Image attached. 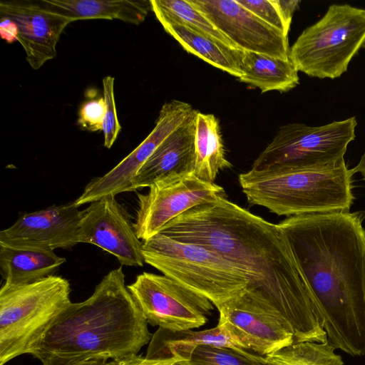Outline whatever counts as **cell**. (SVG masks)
<instances>
[{"label": "cell", "instance_id": "1", "mask_svg": "<svg viewBox=\"0 0 365 365\" xmlns=\"http://www.w3.org/2000/svg\"><path fill=\"white\" fill-rule=\"evenodd\" d=\"M160 233L202 245L232 264L247 290L273 305L290 323L294 342L327 341L307 285L278 224L220 197L169 222Z\"/></svg>", "mask_w": 365, "mask_h": 365}, {"label": "cell", "instance_id": "2", "mask_svg": "<svg viewBox=\"0 0 365 365\" xmlns=\"http://www.w3.org/2000/svg\"><path fill=\"white\" fill-rule=\"evenodd\" d=\"M365 213L292 216L284 232L314 301L327 341L365 355Z\"/></svg>", "mask_w": 365, "mask_h": 365}, {"label": "cell", "instance_id": "3", "mask_svg": "<svg viewBox=\"0 0 365 365\" xmlns=\"http://www.w3.org/2000/svg\"><path fill=\"white\" fill-rule=\"evenodd\" d=\"M148 324L120 267L106 274L87 299L71 302L31 355L42 365L103 364L138 354L150 343Z\"/></svg>", "mask_w": 365, "mask_h": 365}, {"label": "cell", "instance_id": "4", "mask_svg": "<svg viewBox=\"0 0 365 365\" xmlns=\"http://www.w3.org/2000/svg\"><path fill=\"white\" fill-rule=\"evenodd\" d=\"M345 163L320 170L250 169L238 180L248 203L279 216L349 211L354 200Z\"/></svg>", "mask_w": 365, "mask_h": 365}, {"label": "cell", "instance_id": "5", "mask_svg": "<svg viewBox=\"0 0 365 365\" xmlns=\"http://www.w3.org/2000/svg\"><path fill=\"white\" fill-rule=\"evenodd\" d=\"M69 282L51 275L0 290V365L31 354L57 317L71 303Z\"/></svg>", "mask_w": 365, "mask_h": 365}, {"label": "cell", "instance_id": "6", "mask_svg": "<svg viewBox=\"0 0 365 365\" xmlns=\"http://www.w3.org/2000/svg\"><path fill=\"white\" fill-rule=\"evenodd\" d=\"M143 255L145 263L205 297L216 308L248 289L247 280L232 264L202 245L159 232L143 241Z\"/></svg>", "mask_w": 365, "mask_h": 365}, {"label": "cell", "instance_id": "7", "mask_svg": "<svg viewBox=\"0 0 365 365\" xmlns=\"http://www.w3.org/2000/svg\"><path fill=\"white\" fill-rule=\"evenodd\" d=\"M365 43V9L331 4L306 28L290 48V59L306 75L334 79L348 69Z\"/></svg>", "mask_w": 365, "mask_h": 365}, {"label": "cell", "instance_id": "8", "mask_svg": "<svg viewBox=\"0 0 365 365\" xmlns=\"http://www.w3.org/2000/svg\"><path fill=\"white\" fill-rule=\"evenodd\" d=\"M356 125L352 116L319 126L297 123L282 125L251 169L320 170L338 166L345 163L344 157L355 139Z\"/></svg>", "mask_w": 365, "mask_h": 365}, {"label": "cell", "instance_id": "9", "mask_svg": "<svg viewBox=\"0 0 365 365\" xmlns=\"http://www.w3.org/2000/svg\"><path fill=\"white\" fill-rule=\"evenodd\" d=\"M127 286L148 323L160 329H197L214 309L207 298L165 275L143 272Z\"/></svg>", "mask_w": 365, "mask_h": 365}, {"label": "cell", "instance_id": "10", "mask_svg": "<svg viewBox=\"0 0 365 365\" xmlns=\"http://www.w3.org/2000/svg\"><path fill=\"white\" fill-rule=\"evenodd\" d=\"M137 195L138 207L133 227L142 241L160 232L165 225L187 210L226 197L223 187L202 181L193 173L156 181L146 194Z\"/></svg>", "mask_w": 365, "mask_h": 365}, {"label": "cell", "instance_id": "11", "mask_svg": "<svg viewBox=\"0 0 365 365\" xmlns=\"http://www.w3.org/2000/svg\"><path fill=\"white\" fill-rule=\"evenodd\" d=\"M217 309L218 324L227 328L250 351L266 356L294 342L290 323L255 292L247 290Z\"/></svg>", "mask_w": 365, "mask_h": 365}, {"label": "cell", "instance_id": "12", "mask_svg": "<svg viewBox=\"0 0 365 365\" xmlns=\"http://www.w3.org/2000/svg\"><path fill=\"white\" fill-rule=\"evenodd\" d=\"M195 109L182 101L173 100L164 103L154 128L145 139L110 171L92 179L74 200L77 207L91 203L109 195L131 191L133 178L155 149L186 119Z\"/></svg>", "mask_w": 365, "mask_h": 365}, {"label": "cell", "instance_id": "13", "mask_svg": "<svg viewBox=\"0 0 365 365\" xmlns=\"http://www.w3.org/2000/svg\"><path fill=\"white\" fill-rule=\"evenodd\" d=\"M126 209L109 195L81 210L78 243L94 245L115 256L121 265L143 267V241Z\"/></svg>", "mask_w": 365, "mask_h": 365}, {"label": "cell", "instance_id": "14", "mask_svg": "<svg viewBox=\"0 0 365 365\" xmlns=\"http://www.w3.org/2000/svg\"><path fill=\"white\" fill-rule=\"evenodd\" d=\"M237 49L290 58L288 36L268 25L237 0H190Z\"/></svg>", "mask_w": 365, "mask_h": 365}, {"label": "cell", "instance_id": "15", "mask_svg": "<svg viewBox=\"0 0 365 365\" xmlns=\"http://www.w3.org/2000/svg\"><path fill=\"white\" fill-rule=\"evenodd\" d=\"M1 17L16 27V40L23 47L30 66L37 70L56 56V46L72 19L43 7L38 0L2 1Z\"/></svg>", "mask_w": 365, "mask_h": 365}, {"label": "cell", "instance_id": "16", "mask_svg": "<svg viewBox=\"0 0 365 365\" xmlns=\"http://www.w3.org/2000/svg\"><path fill=\"white\" fill-rule=\"evenodd\" d=\"M81 211L74 202L53 205L19 215L9 227L0 232V242L54 250L78 243Z\"/></svg>", "mask_w": 365, "mask_h": 365}, {"label": "cell", "instance_id": "17", "mask_svg": "<svg viewBox=\"0 0 365 365\" xmlns=\"http://www.w3.org/2000/svg\"><path fill=\"white\" fill-rule=\"evenodd\" d=\"M197 113L195 110L155 149L133 178L131 191L149 187L164 178L193 173Z\"/></svg>", "mask_w": 365, "mask_h": 365}, {"label": "cell", "instance_id": "18", "mask_svg": "<svg viewBox=\"0 0 365 365\" xmlns=\"http://www.w3.org/2000/svg\"><path fill=\"white\" fill-rule=\"evenodd\" d=\"M151 11L165 31L188 53L237 78L242 76L241 50L229 46L157 9L151 8Z\"/></svg>", "mask_w": 365, "mask_h": 365}, {"label": "cell", "instance_id": "19", "mask_svg": "<svg viewBox=\"0 0 365 365\" xmlns=\"http://www.w3.org/2000/svg\"><path fill=\"white\" fill-rule=\"evenodd\" d=\"M204 345L247 350L227 328L217 324L215 327L202 331H171L158 328L153 334L145 356L150 358L178 356L190 361L194 351Z\"/></svg>", "mask_w": 365, "mask_h": 365}, {"label": "cell", "instance_id": "20", "mask_svg": "<svg viewBox=\"0 0 365 365\" xmlns=\"http://www.w3.org/2000/svg\"><path fill=\"white\" fill-rule=\"evenodd\" d=\"M65 262L52 250L0 242L1 274L8 284H25L54 275Z\"/></svg>", "mask_w": 365, "mask_h": 365}, {"label": "cell", "instance_id": "21", "mask_svg": "<svg viewBox=\"0 0 365 365\" xmlns=\"http://www.w3.org/2000/svg\"><path fill=\"white\" fill-rule=\"evenodd\" d=\"M48 10L72 19H118L138 25L151 10L147 0H38Z\"/></svg>", "mask_w": 365, "mask_h": 365}, {"label": "cell", "instance_id": "22", "mask_svg": "<svg viewBox=\"0 0 365 365\" xmlns=\"http://www.w3.org/2000/svg\"><path fill=\"white\" fill-rule=\"evenodd\" d=\"M242 76L239 81L259 88L262 93L287 92L299 83L298 71L291 59L241 51Z\"/></svg>", "mask_w": 365, "mask_h": 365}, {"label": "cell", "instance_id": "23", "mask_svg": "<svg viewBox=\"0 0 365 365\" xmlns=\"http://www.w3.org/2000/svg\"><path fill=\"white\" fill-rule=\"evenodd\" d=\"M231 166L225 157L218 119L197 111L193 173L202 181L214 183L219 171Z\"/></svg>", "mask_w": 365, "mask_h": 365}, {"label": "cell", "instance_id": "24", "mask_svg": "<svg viewBox=\"0 0 365 365\" xmlns=\"http://www.w3.org/2000/svg\"><path fill=\"white\" fill-rule=\"evenodd\" d=\"M335 349L328 341L294 342L265 358L269 365H344Z\"/></svg>", "mask_w": 365, "mask_h": 365}, {"label": "cell", "instance_id": "25", "mask_svg": "<svg viewBox=\"0 0 365 365\" xmlns=\"http://www.w3.org/2000/svg\"><path fill=\"white\" fill-rule=\"evenodd\" d=\"M150 1L151 8L157 9L169 16L236 48L233 43L190 0H150Z\"/></svg>", "mask_w": 365, "mask_h": 365}, {"label": "cell", "instance_id": "26", "mask_svg": "<svg viewBox=\"0 0 365 365\" xmlns=\"http://www.w3.org/2000/svg\"><path fill=\"white\" fill-rule=\"evenodd\" d=\"M268 25L288 36L294 12L299 0H237Z\"/></svg>", "mask_w": 365, "mask_h": 365}, {"label": "cell", "instance_id": "27", "mask_svg": "<svg viewBox=\"0 0 365 365\" xmlns=\"http://www.w3.org/2000/svg\"><path fill=\"white\" fill-rule=\"evenodd\" d=\"M192 365H269L265 356L247 350L204 345L192 353Z\"/></svg>", "mask_w": 365, "mask_h": 365}, {"label": "cell", "instance_id": "28", "mask_svg": "<svg viewBox=\"0 0 365 365\" xmlns=\"http://www.w3.org/2000/svg\"><path fill=\"white\" fill-rule=\"evenodd\" d=\"M115 78L108 76L103 79V98L106 103V112L103 123L104 146L110 148L121 130L116 113L114 96Z\"/></svg>", "mask_w": 365, "mask_h": 365}, {"label": "cell", "instance_id": "29", "mask_svg": "<svg viewBox=\"0 0 365 365\" xmlns=\"http://www.w3.org/2000/svg\"><path fill=\"white\" fill-rule=\"evenodd\" d=\"M106 112V103L103 97L85 102L81 106L78 124L91 131L103 130Z\"/></svg>", "mask_w": 365, "mask_h": 365}, {"label": "cell", "instance_id": "30", "mask_svg": "<svg viewBox=\"0 0 365 365\" xmlns=\"http://www.w3.org/2000/svg\"><path fill=\"white\" fill-rule=\"evenodd\" d=\"M102 365H192L189 360L173 356L170 358H150L142 355L130 354L106 361Z\"/></svg>", "mask_w": 365, "mask_h": 365}, {"label": "cell", "instance_id": "31", "mask_svg": "<svg viewBox=\"0 0 365 365\" xmlns=\"http://www.w3.org/2000/svg\"><path fill=\"white\" fill-rule=\"evenodd\" d=\"M353 173H359L365 180V152L361 155L357 165L351 169Z\"/></svg>", "mask_w": 365, "mask_h": 365}, {"label": "cell", "instance_id": "32", "mask_svg": "<svg viewBox=\"0 0 365 365\" xmlns=\"http://www.w3.org/2000/svg\"><path fill=\"white\" fill-rule=\"evenodd\" d=\"M103 364L96 361H86L73 365H102Z\"/></svg>", "mask_w": 365, "mask_h": 365}, {"label": "cell", "instance_id": "33", "mask_svg": "<svg viewBox=\"0 0 365 365\" xmlns=\"http://www.w3.org/2000/svg\"><path fill=\"white\" fill-rule=\"evenodd\" d=\"M362 48H364L365 49V43H364V44L363 45V47H362Z\"/></svg>", "mask_w": 365, "mask_h": 365}]
</instances>
